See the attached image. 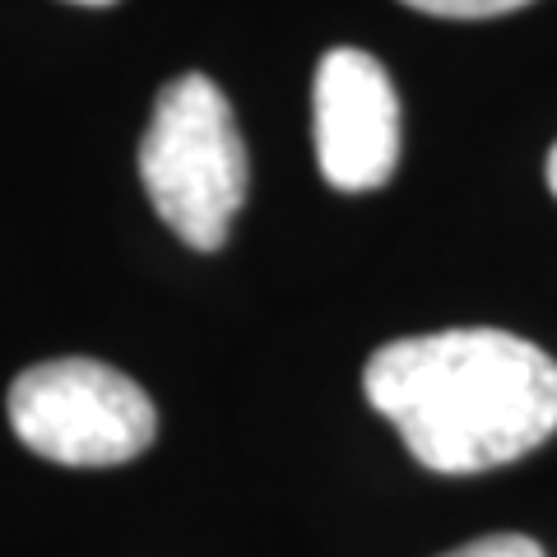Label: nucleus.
Here are the masks:
<instances>
[{
    "label": "nucleus",
    "mask_w": 557,
    "mask_h": 557,
    "mask_svg": "<svg viewBox=\"0 0 557 557\" xmlns=\"http://www.w3.org/2000/svg\"><path fill=\"white\" fill-rule=\"evenodd\" d=\"M362 391L413 460L437 474L511 465L557 432V362L511 330L395 339L368 358Z\"/></svg>",
    "instance_id": "1"
},
{
    "label": "nucleus",
    "mask_w": 557,
    "mask_h": 557,
    "mask_svg": "<svg viewBox=\"0 0 557 557\" xmlns=\"http://www.w3.org/2000/svg\"><path fill=\"white\" fill-rule=\"evenodd\" d=\"M139 182L186 247L219 251L228 242L251 163L228 98L209 75H182L159 94L139 139Z\"/></svg>",
    "instance_id": "2"
},
{
    "label": "nucleus",
    "mask_w": 557,
    "mask_h": 557,
    "mask_svg": "<svg viewBox=\"0 0 557 557\" xmlns=\"http://www.w3.org/2000/svg\"><path fill=\"white\" fill-rule=\"evenodd\" d=\"M10 423L33 456L102 469L145 456L159 432L149 395L94 358H51L10 386Z\"/></svg>",
    "instance_id": "3"
},
{
    "label": "nucleus",
    "mask_w": 557,
    "mask_h": 557,
    "mask_svg": "<svg viewBox=\"0 0 557 557\" xmlns=\"http://www.w3.org/2000/svg\"><path fill=\"white\" fill-rule=\"evenodd\" d=\"M321 177L335 190H376L399 163V98L372 51L335 47L317 65L311 84Z\"/></svg>",
    "instance_id": "4"
},
{
    "label": "nucleus",
    "mask_w": 557,
    "mask_h": 557,
    "mask_svg": "<svg viewBox=\"0 0 557 557\" xmlns=\"http://www.w3.org/2000/svg\"><path fill=\"white\" fill-rule=\"evenodd\" d=\"M405 5L437 14V20H497V14H511L530 0H405Z\"/></svg>",
    "instance_id": "5"
},
{
    "label": "nucleus",
    "mask_w": 557,
    "mask_h": 557,
    "mask_svg": "<svg viewBox=\"0 0 557 557\" xmlns=\"http://www.w3.org/2000/svg\"><path fill=\"white\" fill-rule=\"evenodd\" d=\"M446 557H544V548L525 534H487V539H474V544H460Z\"/></svg>",
    "instance_id": "6"
},
{
    "label": "nucleus",
    "mask_w": 557,
    "mask_h": 557,
    "mask_svg": "<svg viewBox=\"0 0 557 557\" xmlns=\"http://www.w3.org/2000/svg\"><path fill=\"white\" fill-rule=\"evenodd\" d=\"M548 190H553V196H557V145L548 149Z\"/></svg>",
    "instance_id": "7"
},
{
    "label": "nucleus",
    "mask_w": 557,
    "mask_h": 557,
    "mask_svg": "<svg viewBox=\"0 0 557 557\" xmlns=\"http://www.w3.org/2000/svg\"><path fill=\"white\" fill-rule=\"evenodd\" d=\"M75 5H112V0H75Z\"/></svg>",
    "instance_id": "8"
}]
</instances>
